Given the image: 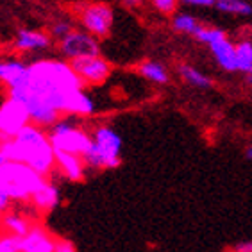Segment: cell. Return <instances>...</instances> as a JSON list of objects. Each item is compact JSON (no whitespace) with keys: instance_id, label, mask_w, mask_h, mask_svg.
<instances>
[{"instance_id":"obj_4","label":"cell","mask_w":252,"mask_h":252,"mask_svg":"<svg viewBox=\"0 0 252 252\" xmlns=\"http://www.w3.org/2000/svg\"><path fill=\"white\" fill-rule=\"evenodd\" d=\"M93 145L83 156L88 168L111 170L122 163V136L111 126L100 124L92 131Z\"/></svg>"},{"instance_id":"obj_18","label":"cell","mask_w":252,"mask_h":252,"mask_svg":"<svg viewBox=\"0 0 252 252\" xmlns=\"http://www.w3.org/2000/svg\"><path fill=\"white\" fill-rule=\"evenodd\" d=\"M138 73L141 77H145L147 81L159 84V86H165L170 81L168 68L163 63H159V61H154V59H147V61L138 64Z\"/></svg>"},{"instance_id":"obj_23","label":"cell","mask_w":252,"mask_h":252,"mask_svg":"<svg viewBox=\"0 0 252 252\" xmlns=\"http://www.w3.org/2000/svg\"><path fill=\"white\" fill-rule=\"evenodd\" d=\"M227 36V32L223 29H220V27H213V25H202L199 29V32L195 34L193 38L199 41V43H204V45H211L215 43V41H219V39L225 38Z\"/></svg>"},{"instance_id":"obj_20","label":"cell","mask_w":252,"mask_h":252,"mask_svg":"<svg viewBox=\"0 0 252 252\" xmlns=\"http://www.w3.org/2000/svg\"><path fill=\"white\" fill-rule=\"evenodd\" d=\"M200 27H202V24L199 22V18L189 15V13H175V15H172V29L175 32L195 36L199 32Z\"/></svg>"},{"instance_id":"obj_32","label":"cell","mask_w":252,"mask_h":252,"mask_svg":"<svg viewBox=\"0 0 252 252\" xmlns=\"http://www.w3.org/2000/svg\"><path fill=\"white\" fill-rule=\"evenodd\" d=\"M243 158H245L247 161H252V143L243 149Z\"/></svg>"},{"instance_id":"obj_10","label":"cell","mask_w":252,"mask_h":252,"mask_svg":"<svg viewBox=\"0 0 252 252\" xmlns=\"http://www.w3.org/2000/svg\"><path fill=\"white\" fill-rule=\"evenodd\" d=\"M54 238L41 223H32L25 236L18 238L20 252H54Z\"/></svg>"},{"instance_id":"obj_22","label":"cell","mask_w":252,"mask_h":252,"mask_svg":"<svg viewBox=\"0 0 252 252\" xmlns=\"http://www.w3.org/2000/svg\"><path fill=\"white\" fill-rule=\"evenodd\" d=\"M236 70L240 73H252V39H240L236 43Z\"/></svg>"},{"instance_id":"obj_19","label":"cell","mask_w":252,"mask_h":252,"mask_svg":"<svg viewBox=\"0 0 252 252\" xmlns=\"http://www.w3.org/2000/svg\"><path fill=\"white\" fill-rule=\"evenodd\" d=\"M0 225H2V229H4V233L13 234V236H16V238H22L31 231L32 222H31V219L24 217V215L7 211L5 215H2Z\"/></svg>"},{"instance_id":"obj_9","label":"cell","mask_w":252,"mask_h":252,"mask_svg":"<svg viewBox=\"0 0 252 252\" xmlns=\"http://www.w3.org/2000/svg\"><path fill=\"white\" fill-rule=\"evenodd\" d=\"M70 64L81 77V81L84 84H90V86L102 84L111 75V64L102 56H88V58L72 59Z\"/></svg>"},{"instance_id":"obj_29","label":"cell","mask_w":252,"mask_h":252,"mask_svg":"<svg viewBox=\"0 0 252 252\" xmlns=\"http://www.w3.org/2000/svg\"><path fill=\"white\" fill-rule=\"evenodd\" d=\"M11 204H13V200L9 199V195L4 193L2 189H0V215H5L7 211H9Z\"/></svg>"},{"instance_id":"obj_16","label":"cell","mask_w":252,"mask_h":252,"mask_svg":"<svg viewBox=\"0 0 252 252\" xmlns=\"http://www.w3.org/2000/svg\"><path fill=\"white\" fill-rule=\"evenodd\" d=\"M95 113V102L83 90H75L68 95L64 106V117H92Z\"/></svg>"},{"instance_id":"obj_25","label":"cell","mask_w":252,"mask_h":252,"mask_svg":"<svg viewBox=\"0 0 252 252\" xmlns=\"http://www.w3.org/2000/svg\"><path fill=\"white\" fill-rule=\"evenodd\" d=\"M0 252H20L18 238L7 233H0Z\"/></svg>"},{"instance_id":"obj_14","label":"cell","mask_w":252,"mask_h":252,"mask_svg":"<svg viewBox=\"0 0 252 252\" xmlns=\"http://www.w3.org/2000/svg\"><path fill=\"white\" fill-rule=\"evenodd\" d=\"M215 63L222 68L223 72H238L236 70V43L231 41L229 36L215 41L208 47Z\"/></svg>"},{"instance_id":"obj_15","label":"cell","mask_w":252,"mask_h":252,"mask_svg":"<svg viewBox=\"0 0 252 252\" xmlns=\"http://www.w3.org/2000/svg\"><path fill=\"white\" fill-rule=\"evenodd\" d=\"M59 200H61L59 188L50 181H45V185L31 197V206L38 213H50L59 206Z\"/></svg>"},{"instance_id":"obj_28","label":"cell","mask_w":252,"mask_h":252,"mask_svg":"<svg viewBox=\"0 0 252 252\" xmlns=\"http://www.w3.org/2000/svg\"><path fill=\"white\" fill-rule=\"evenodd\" d=\"M188 7H215L217 0H181Z\"/></svg>"},{"instance_id":"obj_7","label":"cell","mask_w":252,"mask_h":252,"mask_svg":"<svg viewBox=\"0 0 252 252\" xmlns=\"http://www.w3.org/2000/svg\"><path fill=\"white\" fill-rule=\"evenodd\" d=\"M59 52L64 59L72 61V59L88 58V56H100V45L98 39L86 31L73 29L72 32L59 39Z\"/></svg>"},{"instance_id":"obj_17","label":"cell","mask_w":252,"mask_h":252,"mask_svg":"<svg viewBox=\"0 0 252 252\" xmlns=\"http://www.w3.org/2000/svg\"><path fill=\"white\" fill-rule=\"evenodd\" d=\"M177 73H179V77L183 79L188 86L197 88V90H208V88L213 86V79L209 77L208 73L200 72L199 68L193 66V64L181 63L179 66H177Z\"/></svg>"},{"instance_id":"obj_35","label":"cell","mask_w":252,"mask_h":252,"mask_svg":"<svg viewBox=\"0 0 252 252\" xmlns=\"http://www.w3.org/2000/svg\"><path fill=\"white\" fill-rule=\"evenodd\" d=\"M247 84L252 88V73H251V75H247Z\"/></svg>"},{"instance_id":"obj_21","label":"cell","mask_w":252,"mask_h":252,"mask_svg":"<svg viewBox=\"0 0 252 252\" xmlns=\"http://www.w3.org/2000/svg\"><path fill=\"white\" fill-rule=\"evenodd\" d=\"M215 7L231 16H251L252 15V4L249 0H217Z\"/></svg>"},{"instance_id":"obj_12","label":"cell","mask_w":252,"mask_h":252,"mask_svg":"<svg viewBox=\"0 0 252 252\" xmlns=\"http://www.w3.org/2000/svg\"><path fill=\"white\" fill-rule=\"evenodd\" d=\"M0 81L5 84L7 90L24 88L29 81V64L24 61H0Z\"/></svg>"},{"instance_id":"obj_11","label":"cell","mask_w":252,"mask_h":252,"mask_svg":"<svg viewBox=\"0 0 252 252\" xmlns=\"http://www.w3.org/2000/svg\"><path fill=\"white\" fill-rule=\"evenodd\" d=\"M56 152V168L64 179L68 181H83L84 174H86V163H84L83 156L77 154H70V152H63V151H54Z\"/></svg>"},{"instance_id":"obj_13","label":"cell","mask_w":252,"mask_h":252,"mask_svg":"<svg viewBox=\"0 0 252 252\" xmlns=\"http://www.w3.org/2000/svg\"><path fill=\"white\" fill-rule=\"evenodd\" d=\"M52 43V38L43 31H32V29H20L16 32V38L13 41L15 49L18 52H39L47 50Z\"/></svg>"},{"instance_id":"obj_2","label":"cell","mask_w":252,"mask_h":252,"mask_svg":"<svg viewBox=\"0 0 252 252\" xmlns=\"http://www.w3.org/2000/svg\"><path fill=\"white\" fill-rule=\"evenodd\" d=\"M0 151L9 161L25 163L45 177L56 170V152L50 143L49 132L34 124H29L15 138L2 143Z\"/></svg>"},{"instance_id":"obj_1","label":"cell","mask_w":252,"mask_h":252,"mask_svg":"<svg viewBox=\"0 0 252 252\" xmlns=\"http://www.w3.org/2000/svg\"><path fill=\"white\" fill-rule=\"evenodd\" d=\"M83 88L84 83L70 61L38 59L29 64L27 84L7 90V97L24 102L34 126L50 129L64 115L68 95Z\"/></svg>"},{"instance_id":"obj_26","label":"cell","mask_w":252,"mask_h":252,"mask_svg":"<svg viewBox=\"0 0 252 252\" xmlns=\"http://www.w3.org/2000/svg\"><path fill=\"white\" fill-rule=\"evenodd\" d=\"M151 2L161 15H175V9L179 4V0H151Z\"/></svg>"},{"instance_id":"obj_24","label":"cell","mask_w":252,"mask_h":252,"mask_svg":"<svg viewBox=\"0 0 252 252\" xmlns=\"http://www.w3.org/2000/svg\"><path fill=\"white\" fill-rule=\"evenodd\" d=\"M73 31V24L70 20H56L50 27V36H54L56 39H63L64 36Z\"/></svg>"},{"instance_id":"obj_27","label":"cell","mask_w":252,"mask_h":252,"mask_svg":"<svg viewBox=\"0 0 252 252\" xmlns=\"http://www.w3.org/2000/svg\"><path fill=\"white\" fill-rule=\"evenodd\" d=\"M54 252H77V251H75V245L70 240L56 236L54 238Z\"/></svg>"},{"instance_id":"obj_34","label":"cell","mask_w":252,"mask_h":252,"mask_svg":"<svg viewBox=\"0 0 252 252\" xmlns=\"http://www.w3.org/2000/svg\"><path fill=\"white\" fill-rule=\"evenodd\" d=\"M7 161H9V159H7V158H5V156H4V152L0 151V166H2V165H5V163H7Z\"/></svg>"},{"instance_id":"obj_33","label":"cell","mask_w":252,"mask_h":252,"mask_svg":"<svg viewBox=\"0 0 252 252\" xmlns=\"http://www.w3.org/2000/svg\"><path fill=\"white\" fill-rule=\"evenodd\" d=\"M9 140H11V136H7L5 132L0 131V145H2V143H5V141H9Z\"/></svg>"},{"instance_id":"obj_8","label":"cell","mask_w":252,"mask_h":252,"mask_svg":"<svg viewBox=\"0 0 252 252\" xmlns=\"http://www.w3.org/2000/svg\"><path fill=\"white\" fill-rule=\"evenodd\" d=\"M29 124L32 122H31V115L24 102L7 97L0 104V131L2 132L15 138Z\"/></svg>"},{"instance_id":"obj_30","label":"cell","mask_w":252,"mask_h":252,"mask_svg":"<svg viewBox=\"0 0 252 252\" xmlns=\"http://www.w3.org/2000/svg\"><path fill=\"white\" fill-rule=\"evenodd\" d=\"M233 252H252V240H242L233 247Z\"/></svg>"},{"instance_id":"obj_3","label":"cell","mask_w":252,"mask_h":252,"mask_svg":"<svg viewBox=\"0 0 252 252\" xmlns=\"http://www.w3.org/2000/svg\"><path fill=\"white\" fill-rule=\"evenodd\" d=\"M47 177L20 161H7L0 166V189L13 202H31L36 191L45 185Z\"/></svg>"},{"instance_id":"obj_31","label":"cell","mask_w":252,"mask_h":252,"mask_svg":"<svg viewBox=\"0 0 252 252\" xmlns=\"http://www.w3.org/2000/svg\"><path fill=\"white\" fill-rule=\"evenodd\" d=\"M141 2H143V0H122V4L126 5V7H129V9H134V7H140Z\"/></svg>"},{"instance_id":"obj_5","label":"cell","mask_w":252,"mask_h":252,"mask_svg":"<svg viewBox=\"0 0 252 252\" xmlns=\"http://www.w3.org/2000/svg\"><path fill=\"white\" fill-rule=\"evenodd\" d=\"M49 138L54 151H63L70 154L84 156L90 147L93 145L92 132L86 131L84 127L77 126L68 117L59 118L56 124L49 129Z\"/></svg>"},{"instance_id":"obj_6","label":"cell","mask_w":252,"mask_h":252,"mask_svg":"<svg viewBox=\"0 0 252 252\" xmlns=\"http://www.w3.org/2000/svg\"><path fill=\"white\" fill-rule=\"evenodd\" d=\"M113 9L107 4L95 2V4H86L79 11V22L83 25V31L95 36L97 39L107 38L113 29Z\"/></svg>"}]
</instances>
